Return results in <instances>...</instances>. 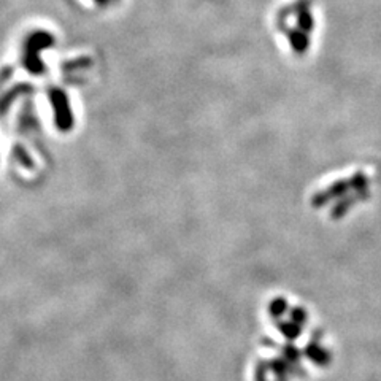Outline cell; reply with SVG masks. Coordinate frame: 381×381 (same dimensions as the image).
<instances>
[{
	"instance_id": "cell-1",
	"label": "cell",
	"mask_w": 381,
	"mask_h": 381,
	"mask_svg": "<svg viewBox=\"0 0 381 381\" xmlns=\"http://www.w3.org/2000/svg\"><path fill=\"white\" fill-rule=\"evenodd\" d=\"M72 2L83 10H88V12L101 13L120 7L124 0H72Z\"/></svg>"
}]
</instances>
